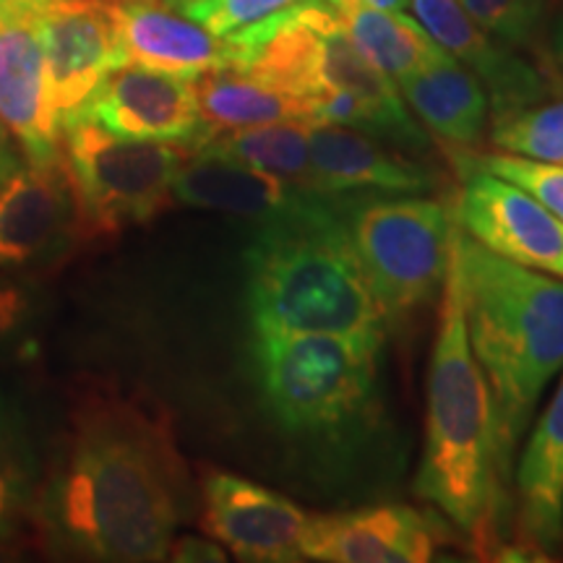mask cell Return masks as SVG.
Returning a JSON list of instances; mask_svg holds the SVG:
<instances>
[{"mask_svg":"<svg viewBox=\"0 0 563 563\" xmlns=\"http://www.w3.org/2000/svg\"><path fill=\"white\" fill-rule=\"evenodd\" d=\"M397 89L422 129L452 150L470 152L483 139L490 110L488 89L452 55L405 76Z\"/></svg>","mask_w":563,"mask_h":563,"instance_id":"ffe728a7","label":"cell"},{"mask_svg":"<svg viewBox=\"0 0 563 563\" xmlns=\"http://www.w3.org/2000/svg\"><path fill=\"white\" fill-rule=\"evenodd\" d=\"M490 141L498 152L563 165V100L534 102L493 118Z\"/></svg>","mask_w":563,"mask_h":563,"instance_id":"d4e9b609","label":"cell"},{"mask_svg":"<svg viewBox=\"0 0 563 563\" xmlns=\"http://www.w3.org/2000/svg\"><path fill=\"white\" fill-rule=\"evenodd\" d=\"M477 24L506 45H527L543 21L548 0H460Z\"/></svg>","mask_w":563,"mask_h":563,"instance_id":"f1b7e54d","label":"cell"},{"mask_svg":"<svg viewBox=\"0 0 563 563\" xmlns=\"http://www.w3.org/2000/svg\"><path fill=\"white\" fill-rule=\"evenodd\" d=\"M47 84L60 125L123 66L108 0H63L40 16Z\"/></svg>","mask_w":563,"mask_h":563,"instance_id":"4fadbf2b","label":"cell"},{"mask_svg":"<svg viewBox=\"0 0 563 563\" xmlns=\"http://www.w3.org/2000/svg\"><path fill=\"white\" fill-rule=\"evenodd\" d=\"M37 470L19 407L0 389V555L40 551L32 522Z\"/></svg>","mask_w":563,"mask_h":563,"instance_id":"7402d4cb","label":"cell"},{"mask_svg":"<svg viewBox=\"0 0 563 563\" xmlns=\"http://www.w3.org/2000/svg\"><path fill=\"white\" fill-rule=\"evenodd\" d=\"M201 527L235 559L253 563L306 561L311 517L302 506L249 477L203 467L199 477Z\"/></svg>","mask_w":563,"mask_h":563,"instance_id":"30bf717a","label":"cell"},{"mask_svg":"<svg viewBox=\"0 0 563 563\" xmlns=\"http://www.w3.org/2000/svg\"><path fill=\"white\" fill-rule=\"evenodd\" d=\"M173 199L183 207L220 211L258 224L313 207L327 196L308 194L277 175L209 150H191L175 175Z\"/></svg>","mask_w":563,"mask_h":563,"instance_id":"2e32d148","label":"cell"},{"mask_svg":"<svg viewBox=\"0 0 563 563\" xmlns=\"http://www.w3.org/2000/svg\"><path fill=\"white\" fill-rule=\"evenodd\" d=\"M311 159L323 196H407L435 186L426 165L361 129L313 123Z\"/></svg>","mask_w":563,"mask_h":563,"instance_id":"e0dca14e","label":"cell"},{"mask_svg":"<svg viewBox=\"0 0 563 563\" xmlns=\"http://www.w3.org/2000/svg\"><path fill=\"white\" fill-rule=\"evenodd\" d=\"M228 548L217 543L214 538H201V534H175L167 559L186 563H222L228 561Z\"/></svg>","mask_w":563,"mask_h":563,"instance_id":"f546056e","label":"cell"},{"mask_svg":"<svg viewBox=\"0 0 563 563\" xmlns=\"http://www.w3.org/2000/svg\"><path fill=\"white\" fill-rule=\"evenodd\" d=\"M108 3L123 66L199 79L209 70L232 66L241 58L235 40L209 32L165 0H108Z\"/></svg>","mask_w":563,"mask_h":563,"instance_id":"7c38bea8","label":"cell"},{"mask_svg":"<svg viewBox=\"0 0 563 563\" xmlns=\"http://www.w3.org/2000/svg\"><path fill=\"white\" fill-rule=\"evenodd\" d=\"M0 125L24 159L60 154V118L47 84L40 16L0 11Z\"/></svg>","mask_w":563,"mask_h":563,"instance_id":"5bb4252c","label":"cell"},{"mask_svg":"<svg viewBox=\"0 0 563 563\" xmlns=\"http://www.w3.org/2000/svg\"><path fill=\"white\" fill-rule=\"evenodd\" d=\"M452 217L506 262L563 279V222L517 183L498 178L467 159Z\"/></svg>","mask_w":563,"mask_h":563,"instance_id":"9c48e42d","label":"cell"},{"mask_svg":"<svg viewBox=\"0 0 563 563\" xmlns=\"http://www.w3.org/2000/svg\"><path fill=\"white\" fill-rule=\"evenodd\" d=\"M332 9H342V5H361V9H378V11H407L410 0H327Z\"/></svg>","mask_w":563,"mask_h":563,"instance_id":"1f68e13d","label":"cell"},{"mask_svg":"<svg viewBox=\"0 0 563 563\" xmlns=\"http://www.w3.org/2000/svg\"><path fill=\"white\" fill-rule=\"evenodd\" d=\"M311 129L308 121H282L253 129L222 131L209 136L196 150H209L232 157L256 170L272 173L308 194H321L311 159ZM329 199V196H327Z\"/></svg>","mask_w":563,"mask_h":563,"instance_id":"cb8c5ba5","label":"cell"},{"mask_svg":"<svg viewBox=\"0 0 563 563\" xmlns=\"http://www.w3.org/2000/svg\"><path fill=\"white\" fill-rule=\"evenodd\" d=\"M517 530L543 559L563 545V376L519 456Z\"/></svg>","mask_w":563,"mask_h":563,"instance_id":"d6986e66","label":"cell"},{"mask_svg":"<svg viewBox=\"0 0 563 563\" xmlns=\"http://www.w3.org/2000/svg\"><path fill=\"white\" fill-rule=\"evenodd\" d=\"M40 300L30 285L0 272V361H21L37 352Z\"/></svg>","mask_w":563,"mask_h":563,"instance_id":"484cf974","label":"cell"},{"mask_svg":"<svg viewBox=\"0 0 563 563\" xmlns=\"http://www.w3.org/2000/svg\"><path fill=\"white\" fill-rule=\"evenodd\" d=\"M245 302L253 334H342L386 344L389 327L340 199L258 224L245 249Z\"/></svg>","mask_w":563,"mask_h":563,"instance_id":"277c9868","label":"cell"},{"mask_svg":"<svg viewBox=\"0 0 563 563\" xmlns=\"http://www.w3.org/2000/svg\"><path fill=\"white\" fill-rule=\"evenodd\" d=\"M70 118H87L115 136L167 141L191 150L209 136L196 100V79L141 66L112 70Z\"/></svg>","mask_w":563,"mask_h":563,"instance_id":"8fae6325","label":"cell"},{"mask_svg":"<svg viewBox=\"0 0 563 563\" xmlns=\"http://www.w3.org/2000/svg\"><path fill=\"white\" fill-rule=\"evenodd\" d=\"M470 162L483 167V170L498 175V178L517 183L519 188L530 191L534 199L545 203V207L563 222V165L514 157V154L506 152L483 154V157H475Z\"/></svg>","mask_w":563,"mask_h":563,"instance_id":"83f0119b","label":"cell"},{"mask_svg":"<svg viewBox=\"0 0 563 563\" xmlns=\"http://www.w3.org/2000/svg\"><path fill=\"white\" fill-rule=\"evenodd\" d=\"M63 0H0V11L21 13V16H42Z\"/></svg>","mask_w":563,"mask_h":563,"instance_id":"4dcf8cb0","label":"cell"},{"mask_svg":"<svg viewBox=\"0 0 563 563\" xmlns=\"http://www.w3.org/2000/svg\"><path fill=\"white\" fill-rule=\"evenodd\" d=\"M551 55L555 68L563 74V11L559 13V19L553 21V30H551Z\"/></svg>","mask_w":563,"mask_h":563,"instance_id":"836d02e7","label":"cell"},{"mask_svg":"<svg viewBox=\"0 0 563 563\" xmlns=\"http://www.w3.org/2000/svg\"><path fill=\"white\" fill-rule=\"evenodd\" d=\"M302 551L323 563H426L435 555V532L412 506L384 504L313 514Z\"/></svg>","mask_w":563,"mask_h":563,"instance_id":"ac0fdd59","label":"cell"},{"mask_svg":"<svg viewBox=\"0 0 563 563\" xmlns=\"http://www.w3.org/2000/svg\"><path fill=\"white\" fill-rule=\"evenodd\" d=\"M194 504L165 407L108 378H81L32 522L42 551L91 561H162Z\"/></svg>","mask_w":563,"mask_h":563,"instance_id":"6da1fadb","label":"cell"},{"mask_svg":"<svg viewBox=\"0 0 563 563\" xmlns=\"http://www.w3.org/2000/svg\"><path fill=\"white\" fill-rule=\"evenodd\" d=\"M410 9L443 51L485 84L493 118L551 97L545 76L485 32L460 0H410Z\"/></svg>","mask_w":563,"mask_h":563,"instance_id":"9a60e30c","label":"cell"},{"mask_svg":"<svg viewBox=\"0 0 563 563\" xmlns=\"http://www.w3.org/2000/svg\"><path fill=\"white\" fill-rule=\"evenodd\" d=\"M196 100H199L201 121L209 136L282 121L313 123L306 102L241 66H224L199 76Z\"/></svg>","mask_w":563,"mask_h":563,"instance_id":"44dd1931","label":"cell"},{"mask_svg":"<svg viewBox=\"0 0 563 563\" xmlns=\"http://www.w3.org/2000/svg\"><path fill=\"white\" fill-rule=\"evenodd\" d=\"M334 13L357 51L394 84L449 55L426 32V26L418 19L407 16L405 11L342 5V9H334Z\"/></svg>","mask_w":563,"mask_h":563,"instance_id":"603a6c76","label":"cell"},{"mask_svg":"<svg viewBox=\"0 0 563 563\" xmlns=\"http://www.w3.org/2000/svg\"><path fill=\"white\" fill-rule=\"evenodd\" d=\"M426 391V441L415 490L443 511L477 553H490L506 493L496 464L490 389L464 321L454 232Z\"/></svg>","mask_w":563,"mask_h":563,"instance_id":"3957f363","label":"cell"},{"mask_svg":"<svg viewBox=\"0 0 563 563\" xmlns=\"http://www.w3.org/2000/svg\"><path fill=\"white\" fill-rule=\"evenodd\" d=\"M60 129L91 241H110L173 207L175 175L191 146L115 136L87 118H70Z\"/></svg>","mask_w":563,"mask_h":563,"instance_id":"52a82bcc","label":"cell"},{"mask_svg":"<svg viewBox=\"0 0 563 563\" xmlns=\"http://www.w3.org/2000/svg\"><path fill=\"white\" fill-rule=\"evenodd\" d=\"M462 308L496 420L504 493L519 441L553 378L563 373V279L511 264L454 222Z\"/></svg>","mask_w":563,"mask_h":563,"instance_id":"7a4b0ae2","label":"cell"},{"mask_svg":"<svg viewBox=\"0 0 563 563\" xmlns=\"http://www.w3.org/2000/svg\"><path fill=\"white\" fill-rule=\"evenodd\" d=\"M340 211L386 327L443 290L454 217L441 201L420 194L340 196Z\"/></svg>","mask_w":563,"mask_h":563,"instance_id":"8992f818","label":"cell"},{"mask_svg":"<svg viewBox=\"0 0 563 563\" xmlns=\"http://www.w3.org/2000/svg\"><path fill=\"white\" fill-rule=\"evenodd\" d=\"M311 3H319V0H188L180 11L207 26L209 32L230 37V34L245 32Z\"/></svg>","mask_w":563,"mask_h":563,"instance_id":"4316f807","label":"cell"},{"mask_svg":"<svg viewBox=\"0 0 563 563\" xmlns=\"http://www.w3.org/2000/svg\"><path fill=\"white\" fill-rule=\"evenodd\" d=\"M91 241L63 150L53 159L21 157L0 183V272L58 269Z\"/></svg>","mask_w":563,"mask_h":563,"instance_id":"ba28073f","label":"cell"},{"mask_svg":"<svg viewBox=\"0 0 563 563\" xmlns=\"http://www.w3.org/2000/svg\"><path fill=\"white\" fill-rule=\"evenodd\" d=\"M382 342L342 334H253L266 412L300 441L350 443L376 428Z\"/></svg>","mask_w":563,"mask_h":563,"instance_id":"5b68a950","label":"cell"},{"mask_svg":"<svg viewBox=\"0 0 563 563\" xmlns=\"http://www.w3.org/2000/svg\"><path fill=\"white\" fill-rule=\"evenodd\" d=\"M24 157V154H19V146L13 144V139L9 136V131L0 125V183H3L5 175L11 173V167L16 165V162Z\"/></svg>","mask_w":563,"mask_h":563,"instance_id":"d6a6232c","label":"cell"},{"mask_svg":"<svg viewBox=\"0 0 563 563\" xmlns=\"http://www.w3.org/2000/svg\"><path fill=\"white\" fill-rule=\"evenodd\" d=\"M165 3H167V5H173V9H178V11H180L183 5L188 3V0H165Z\"/></svg>","mask_w":563,"mask_h":563,"instance_id":"e575fe53","label":"cell"}]
</instances>
